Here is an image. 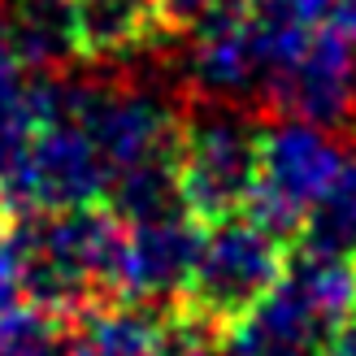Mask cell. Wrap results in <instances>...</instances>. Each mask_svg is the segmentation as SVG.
I'll return each instance as SVG.
<instances>
[{
  "label": "cell",
  "mask_w": 356,
  "mask_h": 356,
  "mask_svg": "<svg viewBox=\"0 0 356 356\" xmlns=\"http://www.w3.org/2000/svg\"><path fill=\"white\" fill-rule=\"evenodd\" d=\"M296 239L305 252L352 261V252H356V156H343L339 174L330 178L326 191L305 213Z\"/></svg>",
  "instance_id": "cell-14"
},
{
  "label": "cell",
  "mask_w": 356,
  "mask_h": 356,
  "mask_svg": "<svg viewBox=\"0 0 356 356\" xmlns=\"http://www.w3.org/2000/svg\"><path fill=\"white\" fill-rule=\"evenodd\" d=\"M257 109L313 122L322 131H356V57L348 35L313 26L296 44L270 52Z\"/></svg>",
  "instance_id": "cell-7"
},
{
  "label": "cell",
  "mask_w": 356,
  "mask_h": 356,
  "mask_svg": "<svg viewBox=\"0 0 356 356\" xmlns=\"http://www.w3.org/2000/svg\"><path fill=\"white\" fill-rule=\"evenodd\" d=\"M104 195H109V165L92 135L65 113L61 79V113L44 118L26 135V144L0 165V209L9 218H26V213L104 204Z\"/></svg>",
  "instance_id": "cell-5"
},
{
  "label": "cell",
  "mask_w": 356,
  "mask_h": 356,
  "mask_svg": "<svg viewBox=\"0 0 356 356\" xmlns=\"http://www.w3.org/2000/svg\"><path fill=\"white\" fill-rule=\"evenodd\" d=\"M9 44L22 70L40 79L65 74L83 61L79 48V0H0Z\"/></svg>",
  "instance_id": "cell-12"
},
{
  "label": "cell",
  "mask_w": 356,
  "mask_h": 356,
  "mask_svg": "<svg viewBox=\"0 0 356 356\" xmlns=\"http://www.w3.org/2000/svg\"><path fill=\"white\" fill-rule=\"evenodd\" d=\"M265 52L239 0H226L187 31L183 52V83L191 100L213 104H252L261 100Z\"/></svg>",
  "instance_id": "cell-9"
},
{
  "label": "cell",
  "mask_w": 356,
  "mask_h": 356,
  "mask_svg": "<svg viewBox=\"0 0 356 356\" xmlns=\"http://www.w3.org/2000/svg\"><path fill=\"white\" fill-rule=\"evenodd\" d=\"M261 161V122L252 104L191 100L178 122L174 183L195 222H222L243 213Z\"/></svg>",
  "instance_id": "cell-3"
},
{
  "label": "cell",
  "mask_w": 356,
  "mask_h": 356,
  "mask_svg": "<svg viewBox=\"0 0 356 356\" xmlns=\"http://www.w3.org/2000/svg\"><path fill=\"white\" fill-rule=\"evenodd\" d=\"M287 252H291L287 239L265 230L248 213L209 222L200 235V252H195L191 278L183 287V300L174 309L222 334L282 278Z\"/></svg>",
  "instance_id": "cell-4"
},
{
  "label": "cell",
  "mask_w": 356,
  "mask_h": 356,
  "mask_svg": "<svg viewBox=\"0 0 356 356\" xmlns=\"http://www.w3.org/2000/svg\"><path fill=\"white\" fill-rule=\"evenodd\" d=\"M13 230L22 248L26 300L40 313L74 322L87 305L113 296L127 222L109 204L26 213V218H13Z\"/></svg>",
  "instance_id": "cell-1"
},
{
  "label": "cell",
  "mask_w": 356,
  "mask_h": 356,
  "mask_svg": "<svg viewBox=\"0 0 356 356\" xmlns=\"http://www.w3.org/2000/svg\"><path fill=\"white\" fill-rule=\"evenodd\" d=\"M174 334V309L104 296L74 317L70 356H165Z\"/></svg>",
  "instance_id": "cell-11"
},
{
  "label": "cell",
  "mask_w": 356,
  "mask_h": 356,
  "mask_svg": "<svg viewBox=\"0 0 356 356\" xmlns=\"http://www.w3.org/2000/svg\"><path fill=\"white\" fill-rule=\"evenodd\" d=\"M330 17H334V31L348 35V40H356V0H334Z\"/></svg>",
  "instance_id": "cell-22"
},
{
  "label": "cell",
  "mask_w": 356,
  "mask_h": 356,
  "mask_svg": "<svg viewBox=\"0 0 356 356\" xmlns=\"http://www.w3.org/2000/svg\"><path fill=\"white\" fill-rule=\"evenodd\" d=\"M343 156L348 152L339 148L334 131H322L313 122L278 118L274 127H261L257 183H252L243 213L291 243L305 213L313 209V200L339 174Z\"/></svg>",
  "instance_id": "cell-8"
},
{
  "label": "cell",
  "mask_w": 356,
  "mask_h": 356,
  "mask_svg": "<svg viewBox=\"0 0 356 356\" xmlns=\"http://www.w3.org/2000/svg\"><path fill=\"white\" fill-rule=\"evenodd\" d=\"M200 235H204V222H195L187 209H170V213H156V218L127 222L118 274H113V296L156 305V309L161 305L174 309L191 278Z\"/></svg>",
  "instance_id": "cell-10"
},
{
  "label": "cell",
  "mask_w": 356,
  "mask_h": 356,
  "mask_svg": "<svg viewBox=\"0 0 356 356\" xmlns=\"http://www.w3.org/2000/svg\"><path fill=\"white\" fill-rule=\"evenodd\" d=\"M26 300V282H22V248H17V230L13 218L0 209V317L13 313Z\"/></svg>",
  "instance_id": "cell-18"
},
{
  "label": "cell",
  "mask_w": 356,
  "mask_h": 356,
  "mask_svg": "<svg viewBox=\"0 0 356 356\" xmlns=\"http://www.w3.org/2000/svg\"><path fill=\"white\" fill-rule=\"evenodd\" d=\"M330 5L334 0H239V9L248 13V22H252L265 57L296 44L300 35H309L313 26H322Z\"/></svg>",
  "instance_id": "cell-16"
},
{
  "label": "cell",
  "mask_w": 356,
  "mask_h": 356,
  "mask_svg": "<svg viewBox=\"0 0 356 356\" xmlns=\"http://www.w3.org/2000/svg\"><path fill=\"white\" fill-rule=\"evenodd\" d=\"M170 40L152 0H79V48L83 61L122 65L148 57Z\"/></svg>",
  "instance_id": "cell-13"
},
{
  "label": "cell",
  "mask_w": 356,
  "mask_h": 356,
  "mask_svg": "<svg viewBox=\"0 0 356 356\" xmlns=\"http://www.w3.org/2000/svg\"><path fill=\"white\" fill-rule=\"evenodd\" d=\"M65 113L92 135L109 165V183L135 170L174 165L183 109L139 83H65Z\"/></svg>",
  "instance_id": "cell-6"
},
{
  "label": "cell",
  "mask_w": 356,
  "mask_h": 356,
  "mask_svg": "<svg viewBox=\"0 0 356 356\" xmlns=\"http://www.w3.org/2000/svg\"><path fill=\"white\" fill-rule=\"evenodd\" d=\"M356 313V270L343 257L287 252V270L239 322L222 330L226 356H322L326 334Z\"/></svg>",
  "instance_id": "cell-2"
},
{
  "label": "cell",
  "mask_w": 356,
  "mask_h": 356,
  "mask_svg": "<svg viewBox=\"0 0 356 356\" xmlns=\"http://www.w3.org/2000/svg\"><path fill=\"white\" fill-rule=\"evenodd\" d=\"M44 122V92L40 79L26 83V70L9 44L5 13H0V165L26 144V135Z\"/></svg>",
  "instance_id": "cell-15"
},
{
  "label": "cell",
  "mask_w": 356,
  "mask_h": 356,
  "mask_svg": "<svg viewBox=\"0 0 356 356\" xmlns=\"http://www.w3.org/2000/svg\"><path fill=\"white\" fill-rule=\"evenodd\" d=\"M218 5H226V0H152V9H156V17H161L165 35H187L204 13H213Z\"/></svg>",
  "instance_id": "cell-20"
},
{
  "label": "cell",
  "mask_w": 356,
  "mask_h": 356,
  "mask_svg": "<svg viewBox=\"0 0 356 356\" xmlns=\"http://www.w3.org/2000/svg\"><path fill=\"white\" fill-rule=\"evenodd\" d=\"M322 356H356V313H348L339 326L326 334Z\"/></svg>",
  "instance_id": "cell-21"
},
{
  "label": "cell",
  "mask_w": 356,
  "mask_h": 356,
  "mask_svg": "<svg viewBox=\"0 0 356 356\" xmlns=\"http://www.w3.org/2000/svg\"><path fill=\"white\" fill-rule=\"evenodd\" d=\"M352 270H356V252H352Z\"/></svg>",
  "instance_id": "cell-23"
},
{
  "label": "cell",
  "mask_w": 356,
  "mask_h": 356,
  "mask_svg": "<svg viewBox=\"0 0 356 356\" xmlns=\"http://www.w3.org/2000/svg\"><path fill=\"white\" fill-rule=\"evenodd\" d=\"M165 356H226V352H222V334L218 330H209V326L195 322V317L174 309V334H170Z\"/></svg>",
  "instance_id": "cell-19"
},
{
  "label": "cell",
  "mask_w": 356,
  "mask_h": 356,
  "mask_svg": "<svg viewBox=\"0 0 356 356\" xmlns=\"http://www.w3.org/2000/svg\"><path fill=\"white\" fill-rule=\"evenodd\" d=\"M0 356H70L65 322L40 313L35 305H17L0 317Z\"/></svg>",
  "instance_id": "cell-17"
}]
</instances>
